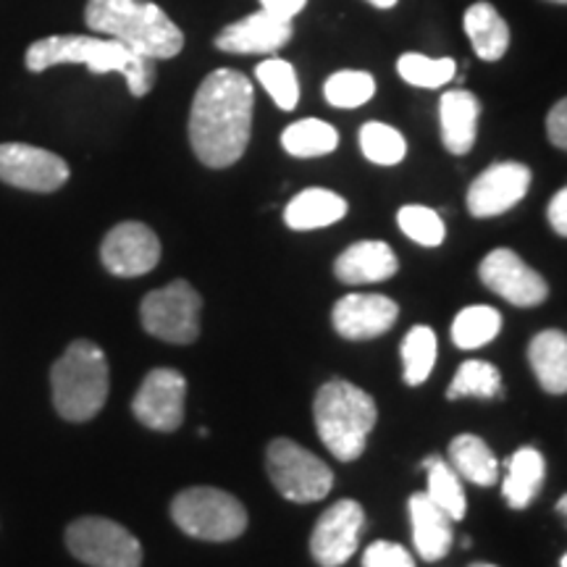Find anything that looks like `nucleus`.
Masks as SVG:
<instances>
[{
  "instance_id": "obj_1",
  "label": "nucleus",
  "mask_w": 567,
  "mask_h": 567,
  "mask_svg": "<svg viewBox=\"0 0 567 567\" xmlns=\"http://www.w3.org/2000/svg\"><path fill=\"white\" fill-rule=\"evenodd\" d=\"M255 92L245 74L216 69L195 92L189 111V142L208 168H229L250 145Z\"/></svg>"
},
{
  "instance_id": "obj_2",
  "label": "nucleus",
  "mask_w": 567,
  "mask_h": 567,
  "mask_svg": "<svg viewBox=\"0 0 567 567\" xmlns=\"http://www.w3.org/2000/svg\"><path fill=\"white\" fill-rule=\"evenodd\" d=\"M63 63H82L92 74H122L134 97L147 95L155 84V61L142 59L124 42L113 38H87V34H55L32 42L27 51V69L45 71Z\"/></svg>"
},
{
  "instance_id": "obj_3",
  "label": "nucleus",
  "mask_w": 567,
  "mask_h": 567,
  "mask_svg": "<svg viewBox=\"0 0 567 567\" xmlns=\"http://www.w3.org/2000/svg\"><path fill=\"white\" fill-rule=\"evenodd\" d=\"M84 21L92 32L124 42L142 59L166 61L184 48L179 27L151 0H90Z\"/></svg>"
},
{
  "instance_id": "obj_4",
  "label": "nucleus",
  "mask_w": 567,
  "mask_h": 567,
  "mask_svg": "<svg viewBox=\"0 0 567 567\" xmlns=\"http://www.w3.org/2000/svg\"><path fill=\"white\" fill-rule=\"evenodd\" d=\"M316 431L331 452L342 463H352L365 452L368 434L375 425V402L350 381H329L316 394Z\"/></svg>"
},
{
  "instance_id": "obj_5",
  "label": "nucleus",
  "mask_w": 567,
  "mask_h": 567,
  "mask_svg": "<svg viewBox=\"0 0 567 567\" xmlns=\"http://www.w3.org/2000/svg\"><path fill=\"white\" fill-rule=\"evenodd\" d=\"M53 405L63 421L84 423L109 400V360L90 339H76L51 371Z\"/></svg>"
},
{
  "instance_id": "obj_6",
  "label": "nucleus",
  "mask_w": 567,
  "mask_h": 567,
  "mask_svg": "<svg viewBox=\"0 0 567 567\" xmlns=\"http://www.w3.org/2000/svg\"><path fill=\"white\" fill-rule=\"evenodd\" d=\"M172 517L184 534L200 542H231L247 528L243 502L213 486H193L176 494Z\"/></svg>"
},
{
  "instance_id": "obj_7",
  "label": "nucleus",
  "mask_w": 567,
  "mask_h": 567,
  "mask_svg": "<svg viewBox=\"0 0 567 567\" xmlns=\"http://www.w3.org/2000/svg\"><path fill=\"white\" fill-rule=\"evenodd\" d=\"M266 467L276 492L287 496L289 502H300V505L321 502L334 486L331 467L292 439H274L268 444Z\"/></svg>"
},
{
  "instance_id": "obj_8",
  "label": "nucleus",
  "mask_w": 567,
  "mask_h": 567,
  "mask_svg": "<svg viewBox=\"0 0 567 567\" xmlns=\"http://www.w3.org/2000/svg\"><path fill=\"white\" fill-rule=\"evenodd\" d=\"M203 300L193 284L172 281L142 300L140 318L145 331L161 342L189 344L200 337Z\"/></svg>"
},
{
  "instance_id": "obj_9",
  "label": "nucleus",
  "mask_w": 567,
  "mask_h": 567,
  "mask_svg": "<svg viewBox=\"0 0 567 567\" xmlns=\"http://www.w3.org/2000/svg\"><path fill=\"white\" fill-rule=\"evenodd\" d=\"M66 547L90 567H140L142 547L132 530L109 517H80L66 528Z\"/></svg>"
},
{
  "instance_id": "obj_10",
  "label": "nucleus",
  "mask_w": 567,
  "mask_h": 567,
  "mask_svg": "<svg viewBox=\"0 0 567 567\" xmlns=\"http://www.w3.org/2000/svg\"><path fill=\"white\" fill-rule=\"evenodd\" d=\"M0 182L27 193H55L69 182V163L51 151L6 142L0 145Z\"/></svg>"
},
{
  "instance_id": "obj_11",
  "label": "nucleus",
  "mask_w": 567,
  "mask_h": 567,
  "mask_svg": "<svg viewBox=\"0 0 567 567\" xmlns=\"http://www.w3.org/2000/svg\"><path fill=\"white\" fill-rule=\"evenodd\" d=\"M187 379L174 368H155L145 375L132 400V413L142 425L172 434L184 421Z\"/></svg>"
},
{
  "instance_id": "obj_12",
  "label": "nucleus",
  "mask_w": 567,
  "mask_h": 567,
  "mask_svg": "<svg viewBox=\"0 0 567 567\" xmlns=\"http://www.w3.org/2000/svg\"><path fill=\"white\" fill-rule=\"evenodd\" d=\"M365 526L363 507L354 499H342L318 517L310 536V555L321 567H342L358 551Z\"/></svg>"
},
{
  "instance_id": "obj_13",
  "label": "nucleus",
  "mask_w": 567,
  "mask_h": 567,
  "mask_svg": "<svg viewBox=\"0 0 567 567\" xmlns=\"http://www.w3.org/2000/svg\"><path fill=\"white\" fill-rule=\"evenodd\" d=\"M481 281L492 289L494 295H499L502 300L517 305V308H536L547 300L549 287L542 279V274H536L534 268L523 264V258L507 247L488 252L481 260Z\"/></svg>"
},
{
  "instance_id": "obj_14",
  "label": "nucleus",
  "mask_w": 567,
  "mask_h": 567,
  "mask_svg": "<svg viewBox=\"0 0 567 567\" xmlns=\"http://www.w3.org/2000/svg\"><path fill=\"white\" fill-rule=\"evenodd\" d=\"M101 260L113 276L134 279L151 274L161 260V243L151 226L140 221H124L105 234L101 245Z\"/></svg>"
},
{
  "instance_id": "obj_15",
  "label": "nucleus",
  "mask_w": 567,
  "mask_h": 567,
  "mask_svg": "<svg viewBox=\"0 0 567 567\" xmlns=\"http://www.w3.org/2000/svg\"><path fill=\"white\" fill-rule=\"evenodd\" d=\"M530 187V168L523 163L505 161L488 166L467 189V210L476 218L502 216L515 208Z\"/></svg>"
},
{
  "instance_id": "obj_16",
  "label": "nucleus",
  "mask_w": 567,
  "mask_h": 567,
  "mask_svg": "<svg viewBox=\"0 0 567 567\" xmlns=\"http://www.w3.org/2000/svg\"><path fill=\"white\" fill-rule=\"evenodd\" d=\"M396 316H400V308L384 295H347L334 305L331 321L339 337L363 342V339L386 334Z\"/></svg>"
},
{
  "instance_id": "obj_17",
  "label": "nucleus",
  "mask_w": 567,
  "mask_h": 567,
  "mask_svg": "<svg viewBox=\"0 0 567 567\" xmlns=\"http://www.w3.org/2000/svg\"><path fill=\"white\" fill-rule=\"evenodd\" d=\"M292 38V21L274 17L268 11H255L250 17L234 21L216 38V48L224 53H276Z\"/></svg>"
},
{
  "instance_id": "obj_18",
  "label": "nucleus",
  "mask_w": 567,
  "mask_h": 567,
  "mask_svg": "<svg viewBox=\"0 0 567 567\" xmlns=\"http://www.w3.org/2000/svg\"><path fill=\"white\" fill-rule=\"evenodd\" d=\"M396 255L386 243L379 239H365L354 243L339 255L334 264V274L344 284H375L386 281L396 274Z\"/></svg>"
},
{
  "instance_id": "obj_19",
  "label": "nucleus",
  "mask_w": 567,
  "mask_h": 567,
  "mask_svg": "<svg viewBox=\"0 0 567 567\" xmlns=\"http://www.w3.org/2000/svg\"><path fill=\"white\" fill-rule=\"evenodd\" d=\"M410 520H413V542L425 563H436L452 549V517L444 513L431 496L421 492L410 496Z\"/></svg>"
},
{
  "instance_id": "obj_20",
  "label": "nucleus",
  "mask_w": 567,
  "mask_h": 567,
  "mask_svg": "<svg viewBox=\"0 0 567 567\" xmlns=\"http://www.w3.org/2000/svg\"><path fill=\"white\" fill-rule=\"evenodd\" d=\"M481 103L473 92L450 90L439 103V118H442V142L450 153L465 155L476 145Z\"/></svg>"
},
{
  "instance_id": "obj_21",
  "label": "nucleus",
  "mask_w": 567,
  "mask_h": 567,
  "mask_svg": "<svg viewBox=\"0 0 567 567\" xmlns=\"http://www.w3.org/2000/svg\"><path fill=\"white\" fill-rule=\"evenodd\" d=\"M344 216H347L344 197L321 187L302 189V193L295 195L287 208H284V221H287L289 229L295 231L323 229V226L342 221Z\"/></svg>"
},
{
  "instance_id": "obj_22",
  "label": "nucleus",
  "mask_w": 567,
  "mask_h": 567,
  "mask_svg": "<svg viewBox=\"0 0 567 567\" xmlns=\"http://www.w3.org/2000/svg\"><path fill=\"white\" fill-rule=\"evenodd\" d=\"M528 360L538 384L549 394H567V334L547 329L534 337L528 347Z\"/></svg>"
},
{
  "instance_id": "obj_23",
  "label": "nucleus",
  "mask_w": 567,
  "mask_h": 567,
  "mask_svg": "<svg viewBox=\"0 0 567 567\" xmlns=\"http://www.w3.org/2000/svg\"><path fill=\"white\" fill-rule=\"evenodd\" d=\"M544 476H547V460L536 446H520L507 463V476L502 494H505L507 505L515 509L528 507L542 492Z\"/></svg>"
},
{
  "instance_id": "obj_24",
  "label": "nucleus",
  "mask_w": 567,
  "mask_h": 567,
  "mask_svg": "<svg viewBox=\"0 0 567 567\" xmlns=\"http://www.w3.org/2000/svg\"><path fill=\"white\" fill-rule=\"evenodd\" d=\"M465 32L473 42V51L484 61H499L509 48V27L486 0H478L465 11Z\"/></svg>"
},
{
  "instance_id": "obj_25",
  "label": "nucleus",
  "mask_w": 567,
  "mask_h": 567,
  "mask_svg": "<svg viewBox=\"0 0 567 567\" xmlns=\"http://www.w3.org/2000/svg\"><path fill=\"white\" fill-rule=\"evenodd\" d=\"M452 467L457 471L460 478H467L476 486H492L499 478V463H496L494 452L488 450L484 439L463 434L450 444Z\"/></svg>"
},
{
  "instance_id": "obj_26",
  "label": "nucleus",
  "mask_w": 567,
  "mask_h": 567,
  "mask_svg": "<svg viewBox=\"0 0 567 567\" xmlns=\"http://www.w3.org/2000/svg\"><path fill=\"white\" fill-rule=\"evenodd\" d=\"M284 151L295 158H318L337 151L339 134L331 124L321 118H302V122L289 124L281 134Z\"/></svg>"
},
{
  "instance_id": "obj_27",
  "label": "nucleus",
  "mask_w": 567,
  "mask_h": 567,
  "mask_svg": "<svg viewBox=\"0 0 567 567\" xmlns=\"http://www.w3.org/2000/svg\"><path fill=\"white\" fill-rule=\"evenodd\" d=\"M502 331L499 310L488 308V305H471V308L460 310L455 323H452V342L460 350H478L492 342Z\"/></svg>"
},
{
  "instance_id": "obj_28",
  "label": "nucleus",
  "mask_w": 567,
  "mask_h": 567,
  "mask_svg": "<svg viewBox=\"0 0 567 567\" xmlns=\"http://www.w3.org/2000/svg\"><path fill=\"white\" fill-rule=\"evenodd\" d=\"M423 467L429 471V488H425V494L431 496V502H436V505L455 523L463 520L467 513V502L455 467L446 465L444 460L436 455L425 460Z\"/></svg>"
},
{
  "instance_id": "obj_29",
  "label": "nucleus",
  "mask_w": 567,
  "mask_h": 567,
  "mask_svg": "<svg viewBox=\"0 0 567 567\" xmlns=\"http://www.w3.org/2000/svg\"><path fill=\"white\" fill-rule=\"evenodd\" d=\"M450 400L460 396H478V400H496L502 396V373L499 368L486 363V360H467L457 368L455 379H452Z\"/></svg>"
},
{
  "instance_id": "obj_30",
  "label": "nucleus",
  "mask_w": 567,
  "mask_h": 567,
  "mask_svg": "<svg viewBox=\"0 0 567 567\" xmlns=\"http://www.w3.org/2000/svg\"><path fill=\"white\" fill-rule=\"evenodd\" d=\"M402 363H405V381L410 386L425 384L436 363V334L429 326H413L402 342Z\"/></svg>"
},
{
  "instance_id": "obj_31",
  "label": "nucleus",
  "mask_w": 567,
  "mask_h": 567,
  "mask_svg": "<svg viewBox=\"0 0 567 567\" xmlns=\"http://www.w3.org/2000/svg\"><path fill=\"white\" fill-rule=\"evenodd\" d=\"M360 151L368 161L379 163V166H396L408 155V142L394 126L368 122L360 130Z\"/></svg>"
},
{
  "instance_id": "obj_32",
  "label": "nucleus",
  "mask_w": 567,
  "mask_h": 567,
  "mask_svg": "<svg viewBox=\"0 0 567 567\" xmlns=\"http://www.w3.org/2000/svg\"><path fill=\"white\" fill-rule=\"evenodd\" d=\"M375 92V80L368 71H337L323 84V95L334 109H358Z\"/></svg>"
},
{
  "instance_id": "obj_33",
  "label": "nucleus",
  "mask_w": 567,
  "mask_h": 567,
  "mask_svg": "<svg viewBox=\"0 0 567 567\" xmlns=\"http://www.w3.org/2000/svg\"><path fill=\"white\" fill-rule=\"evenodd\" d=\"M455 69L457 66L452 59H429L421 53H405L396 61V71H400L402 80L425 90H436L455 80Z\"/></svg>"
},
{
  "instance_id": "obj_34",
  "label": "nucleus",
  "mask_w": 567,
  "mask_h": 567,
  "mask_svg": "<svg viewBox=\"0 0 567 567\" xmlns=\"http://www.w3.org/2000/svg\"><path fill=\"white\" fill-rule=\"evenodd\" d=\"M255 76L281 111H292L300 101V84H297V74L289 61L268 59L255 69Z\"/></svg>"
},
{
  "instance_id": "obj_35",
  "label": "nucleus",
  "mask_w": 567,
  "mask_h": 567,
  "mask_svg": "<svg viewBox=\"0 0 567 567\" xmlns=\"http://www.w3.org/2000/svg\"><path fill=\"white\" fill-rule=\"evenodd\" d=\"M396 224L410 239L423 247H436L444 243V221L436 210L425 205H405L396 213Z\"/></svg>"
},
{
  "instance_id": "obj_36",
  "label": "nucleus",
  "mask_w": 567,
  "mask_h": 567,
  "mask_svg": "<svg viewBox=\"0 0 567 567\" xmlns=\"http://www.w3.org/2000/svg\"><path fill=\"white\" fill-rule=\"evenodd\" d=\"M363 567H415V563L400 544L375 542L363 551Z\"/></svg>"
},
{
  "instance_id": "obj_37",
  "label": "nucleus",
  "mask_w": 567,
  "mask_h": 567,
  "mask_svg": "<svg viewBox=\"0 0 567 567\" xmlns=\"http://www.w3.org/2000/svg\"><path fill=\"white\" fill-rule=\"evenodd\" d=\"M547 134L551 145H557L559 151H567V97L559 101L547 116Z\"/></svg>"
},
{
  "instance_id": "obj_38",
  "label": "nucleus",
  "mask_w": 567,
  "mask_h": 567,
  "mask_svg": "<svg viewBox=\"0 0 567 567\" xmlns=\"http://www.w3.org/2000/svg\"><path fill=\"white\" fill-rule=\"evenodd\" d=\"M549 224H551V229L559 234V237H567V187H563L555 197H551Z\"/></svg>"
},
{
  "instance_id": "obj_39",
  "label": "nucleus",
  "mask_w": 567,
  "mask_h": 567,
  "mask_svg": "<svg viewBox=\"0 0 567 567\" xmlns=\"http://www.w3.org/2000/svg\"><path fill=\"white\" fill-rule=\"evenodd\" d=\"M305 3H308V0H260V9L274 13V17L279 19L292 21L297 13L305 9Z\"/></svg>"
},
{
  "instance_id": "obj_40",
  "label": "nucleus",
  "mask_w": 567,
  "mask_h": 567,
  "mask_svg": "<svg viewBox=\"0 0 567 567\" xmlns=\"http://www.w3.org/2000/svg\"><path fill=\"white\" fill-rule=\"evenodd\" d=\"M368 3H373L375 9H392V6H396V0H368Z\"/></svg>"
},
{
  "instance_id": "obj_41",
  "label": "nucleus",
  "mask_w": 567,
  "mask_h": 567,
  "mask_svg": "<svg viewBox=\"0 0 567 567\" xmlns=\"http://www.w3.org/2000/svg\"><path fill=\"white\" fill-rule=\"evenodd\" d=\"M557 513H559V515H563V517H565V520H567V494L563 496V499H559V502H557Z\"/></svg>"
},
{
  "instance_id": "obj_42",
  "label": "nucleus",
  "mask_w": 567,
  "mask_h": 567,
  "mask_svg": "<svg viewBox=\"0 0 567 567\" xmlns=\"http://www.w3.org/2000/svg\"><path fill=\"white\" fill-rule=\"evenodd\" d=\"M471 567H494V565H484V563H476V565H471Z\"/></svg>"
},
{
  "instance_id": "obj_43",
  "label": "nucleus",
  "mask_w": 567,
  "mask_h": 567,
  "mask_svg": "<svg viewBox=\"0 0 567 567\" xmlns=\"http://www.w3.org/2000/svg\"><path fill=\"white\" fill-rule=\"evenodd\" d=\"M559 565H563V567H567V555L563 557V563H559Z\"/></svg>"
},
{
  "instance_id": "obj_44",
  "label": "nucleus",
  "mask_w": 567,
  "mask_h": 567,
  "mask_svg": "<svg viewBox=\"0 0 567 567\" xmlns=\"http://www.w3.org/2000/svg\"><path fill=\"white\" fill-rule=\"evenodd\" d=\"M551 3H565L567 6V0H551Z\"/></svg>"
}]
</instances>
